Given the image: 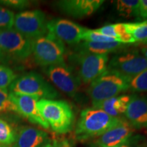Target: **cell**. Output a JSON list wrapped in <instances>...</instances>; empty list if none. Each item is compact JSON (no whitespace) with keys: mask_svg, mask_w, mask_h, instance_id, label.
Returning a JSON list of instances; mask_svg holds the SVG:
<instances>
[{"mask_svg":"<svg viewBox=\"0 0 147 147\" xmlns=\"http://www.w3.org/2000/svg\"><path fill=\"white\" fill-rule=\"evenodd\" d=\"M121 119L112 117L102 110L93 107L86 108L80 113L75 136L81 141L97 138L118 123Z\"/></svg>","mask_w":147,"mask_h":147,"instance_id":"obj_1","label":"cell"},{"mask_svg":"<svg viewBox=\"0 0 147 147\" xmlns=\"http://www.w3.org/2000/svg\"><path fill=\"white\" fill-rule=\"evenodd\" d=\"M37 106L42 117L55 133L63 134L72 130L75 116L69 103L63 100L40 99Z\"/></svg>","mask_w":147,"mask_h":147,"instance_id":"obj_2","label":"cell"},{"mask_svg":"<svg viewBox=\"0 0 147 147\" xmlns=\"http://www.w3.org/2000/svg\"><path fill=\"white\" fill-rule=\"evenodd\" d=\"M108 55L93 54L73 51L68 56L69 67L74 71L81 83L91 84L107 70Z\"/></svg>","mask_w":147,"mask_h":147,"instance_id":"obj_3","label":"cell"},{"mask_svg":"<svg viewBox=\"0 0 147 147\" xmlns=\"http://www.w3.org/2000/svg\"><path fill=\"white\" fill-rule=\"evenodd\" d=\"M32 54L36 64L44 67L65 63V47L51 33L31 40Z\"/></svg>","mask_w":147,"mask_h":147,"instance_id":"obj_4","label":"cell"},{"mask_svg":"<svg viewBox=\"0 0 147 147\" xmlns=\"http://www.w3.org/2000/svg\"><path fill=\"white\" fill-rule=\"evenodd\" d=\"M129 89V80L123 76L106 70L93 80L87 89L92 105L117 96Z\"/></svg>","mask_w":147,"mask_h":147,"instance_id":"obj_5","label":"cell"},{"mask_svg":"<svg viewBox=\"0 0 147 147\" xmlns=\"http://www.w3.org/2000/svg\"><path fill=\"white\" fill-rule=\"evenodd\" d=\"M9 92L37 97L40 99L54 100L59 93L45 78L36 72H29L17 77L8 87Z\"/></svg>","mask_w":147,"mask_h":147,"instance_id":"obj_6","label":"cell"},{"mask_svg":"<svg viewBox=\"0 0 147 147\" xmlns=\"http://www.w3.org/2000/svg\"><path fill=\"white\" fill-rule=\"evenodd\" d=\"M147 69V59L137 50L117 53L108 61L107 70L129 80Z\"/></svg>","mask_w":147,"mask_h":147,"instance_id":"obj_7","label":"cell"},{"mask_svg":"<svg viewBox=\"0 0 147 147\" xmlns=\"http://www.w3.org/2000/svg\"><path fill=\"white\" fill-rule=\"evenodd\" d=\"M47 22L42 10H25L16 14L13 27L25 38L32 40L47 34Z\"/></svg>","mask_w":147,"mask_h":147,"instance_id":"obj_8","label":"cell"},{"mask_svg":"<svg viewBox=\"0 0 147 147\" xmlns=\"http://www.w3.org/2000/svg\"><path fill=\"white\" fill-rule=\"evenodd\" d=\"M0 49L8 57L27 59L32 54V42L15 29L0 30Z\"/></svg>","mask_w":147,"mask_h":147,"instance_id":"obj_9","label":"cell"},{"mask_svg":"<svg viewBox=\"0 0 147 147\" xmlns=\"http://www.w3.org/2000/svg\"><path fill=\"white\" fill-rule=\"evenodd\" d=\"M45 72L59 89L71 97L76 96L82 83L68 65L65 63L49 66L45 67Z\"/></svg>","mask_w":147,"mask_h":147,"instance_id":"obj_10","label":"cell"},{"mask_svg":"<svg viewBox=\"0 0 147 147\" xmlns=\"http://www.w3.org/2000/svg\"><path fill=\"white\" fill-rule=\"evenodd\" d=\"M47 29L63 43L76 45L81 42L87 29L69 20L57 18L47 22Z\"/></svg>","mask_w":147,"mask_h":147,"instance_id":"obj_11","label":"cell"},{"mask_svg":"<svg viewBox=\"0 0 147 147\" xmlns=\"http://www.w3.org/2000/svg\"><path fill=\"white\" fill-rule=\"evenodd\" d=\"M135 129L125 119L121 118L115 126L95 140L99 147H118L128 142L134 136Z\"/></svg>","mask_w":147,"mask_h":147,"instance_id":"obj_12","label":"cell"},{"mask_svg":"<svg viewBox=\"0 0 147 147\" xmlns=\"http://www.w3.org/2000/svg\"><path fill=\"white\" fill-rule=\"evenodd\" d=\"M10 93V97L17 109L18 114L23 116L32 123L38 125L45 129H49V125L42 117L38 110L37 103L38 97Z\"/></svg>","mask_w":147,"mask_h":147,"instance_id":"obj_13","label":"cell"},{"mask_svg":"<svg viewBox=\"0 0 147 147\" xmlns=\"http://www.w3.org/2000/svg\"><path fill=\"white\" fill-rule=\"evenodd\" d=\"M104 2V0H62L57 1L56 5L66 15L81 18L96 12Z\"/></svg>","mask_w":147,"mask_h":147,"instance_id":"obj_14","label":"cell"},{"mask_svg":"<svg viewBox=\"0 0 147 147\" xmlns=\"http://www.w3.org/2000/svg\"><path fill=\"white\" fill-rule=\"evenodd\" d=\"M124 115L135 129L147 128V99L132 95Z\"/></svg>","mask_w":147,"mask_h":147,"instance_id":"obj_15","label":"cell"},{"mask_svg":"<svg viewBox=\"0 0 147 147\" xmlns=\"http://www.w3.org/2000/svg\"><path fill=\"white\" fill-rule=\"evenodd\" d=\"M50 142L47 132L30 126H23L16 134L12 147H42Z\"/></svg>","mask_w":147,"mask_h":147,"instance_id":"obj_16","label":"cell"},{"mask_svg":"<svg viewBox=\"0 0 147 147\" xmlns=\"http://www.w3.org/2000/svg\"><path fill=\"white\" fill-rule=\"evenodd\" d=\"M132 95H123L115 96L93 105V108L102 110L116 118H121L124 115Z\"/></svg>","mask_w":147,"mask_h":147,"instance_id":"obj_17","label":"cell"},{"mask_svg":"<svg viewBox=\"0 0 147 147\" xmlns=\"http://www.w3.org/2000/svg\"><path fill=\"white\" fill-rule=\"evenodd\" d=\"M125 47V44L121 42H80L74 45V51H83L93 54L108 55V53L116 52Z\"/></svg>","mask_w":147,"mask_h":147,"instance_id":"obj_18","label":"cell"},{"mask_svg":"<svg viewBox=\"0 0 147 147\" xmlns=\"http://www.w3.org/2000/svg\"><path fill=\"white\" fill-rule=\"evenodd\" d=\"M115 4L116 10L121 16L125 18H140V0H118Z\"/></svg>","mask_w":147,"mask_h":147,"instance_id":"obj_19","label":"cell"},{"mask_svg":"<svg viewBox=\"0 0 147 147\" xmlns=\"http://www.w3.org/2000/svg\"><path fill=\"white\" fill-rule=\"evenodd\" d=\"M127 32L130 34L136 42L144 44L147 40V20L136 23H125Z\"/></svg>","mask_w":147,"mask_h":147,"instance_id":"obj_20","label":"cell"},{"mask_svg":"<svg viewBox=\"0 0 147 147\" xmlns=\"http://www.w3.org/2000/svg\"><path fill=\"white\" fill-rule=\"evenodd\" d=\"M95 30L104 36L117 39L119 42V38L127 32L125 23H117L105 25Z\"/></svg>","mask_w":147,"mask_h":147,"instance_id":"obj_21","label":"cell"},{"mask_svg":"<svg viewBox=\"0 0 147 147\" xmlns=\"http://www.w3.org/2000/svg\"><path fill=\"white\" fill-rule=\"evenodd\" d=\"M16 133L8 123L0 118V142L3 146L13 144L15 141Z\"/></svg>","mask_w":147,"mask_h":147,"instance_id":"obj_22","label":"cell"},{"mask_svg":"<svg viewBox=\"0 0 147 147\" xmlns=\"http://www.w3.org/2000/svg\"><path fill=\"white\" fill-rule=\"evenodd\" d=\"M128 90L136 93L147 91V69L129 80Z\"/></svg>","mask_w":147,"mask_h":147,"instance_id":"obj_23","label":"cell"},{"mask_svg":"<svg viewBox=\"0 0 147 147\" xmlns=\"http://www.w3.org/2000/svg\"><path fill=\"white\" fill-rule=\"evenodd\" d=\"M17 78V75L8 66L0 63V89H8Z\"/></svg>","mask_w":147,"mask_h":147,"instance_id":"obj_24","label":"cell"},{"mask_svg":"<svg viewBox=\"0 0 147 147\" xmlns=\"http://www.w3.org/2000/svg\"><path fill=\"white\" fill-rule=\"evenodd\" d=\"M6 113H18L17 109L10 97L8 89H0V114Z\"/></svg>","mask_w":147,"mask_h":147,"instance_id":"obj_25","label":"cell"},{"mask_svg":"<svg viewBox=\"0 0 147 147\" xmlns=\"http://www.w3.org/2000/svg\"><path fill=\"white\" fill-rule=\"evenodd\" d=\"M14 17L15 15L12 10L0 6V30L12 29L14 25Z\"/></svg>","mask_w":147,"mask_h":147,"instance_id":"obj_26","label":"cell"},{"mask_svg":"<svg viewBox=\"0 0 147 147\" xmlns=\"http://www.w3.org/2000/svg\"><path fill=\"white\" fill-rule=\"evenodd\" d=\"M82 40L92 42H119L117 39L110 38L97 32L95 30L87 29L82 36Z\"/></svg>","mask_w":147,"mask_h":147,"instance_id":"obj_27","label":"cell"},{"mask_svg":"<svg viewBox=\"0 0 147 147\" xmlns=\"http://www.w3.org/2000/svg\"><path fill=\"white\" fill-rule=\"evenodd\" d=\"M0 4L14 10H24L30 6V2L26 0H0Z\"/></svg>","mask_w":147,"mask_h":147,"instance_id":"obj_28","label":"cell"},{"mask_svg":"<svg viewBox=\"0 0 147 147\" xmlns=\"http://www.w3.org/2000/svg\"><path fill=\"white\" fill-rule=\"evenodd\" d=\"M143 140V136H134L131 140L125 144L121 145L118 147H142L141 142Z\"/></svg>","mask_w":147,"mask_h":147,"instance_id":"obj_29","label":"cell"},{"mask_svg":"<svg viewBox=\"0 0 147 147\" xmlns=\"http://www.w3.org/2000/svg\"><path fill=\"white\" fill-rule=\"evenodd\" d=\"M139 11L140 18L147 20V0H140Z\"/></svg>","mask_w":147,"mask_h":147,"instance_id":"obj_30","label":"cell"},{"mask_svg":"<svg viewBox=\"0 0 147 147\" xmlns=\"http://www.w3.org/2000/svg\"><path fill=\"white\" fill-rule=\"evenodd\" d=\"M8 57L7 56V55H5V53L1 50V49H0V61L1 62L7 61V60H8Z\"/></svg>","mask_w":147,"mask_h":147,"instance_id":"obj_31","label":"cell"},{"mask_svg":"<svg viewBox=\"0 0 147 147\" xmlns=\"http://www.w3.org/2000/svg\"><path fill=\"white\" fill-rule=\"evenodd\" d=\"M141 53L144 55V57L147 59V45H144L141 48Z\"/></svg>","mask_w":147,"mask_h":147,"instance_id":"obj_32","label":"cell"},{"mask_svg":"<svg viewBox=\"0 0 147 147\" xmlns=\"http://www.w3.org/2000/svg\"><path fill=\"white\" fill-rule=\"evenodd\" d=\"M58 147H70V145L67 141L63 140L61 143H58Z\"/></svg>","mask_w":147,"mask_h":147,"instance_id":"obj_33","label":"cell"},{"mask_svg":"<svg viewBox=\"0 0 147 147\" xmlns=\"http://www.w3.org/2000/svg\"><path fill=\"white\" fill-rule=\"evenodd\" d=\"M141 146L142 147H147V131H146V136H143V140L141 142Z\"/></svg>","mask_w":147,"mask_h":147,"instance_id":"obj_34","label":"cell"},{"mask_svg":"<svg viewBox=\"0 0 147 147\" xmlns=\"http://www.w3.org/2000/svg\"><path fill=\"white\" fill-rule=\"evenodd\" d=\"M42 147H53V144H52L50 142H49V143H47V144H45V146Z\"/></svg>","mask_w":147,"mask_h":147,"instance_id":"obj_35","label":"cell"},{"mask_svg":"<svg viewBox=\"0 0 147 147\" xmlns=\"http://www.w3.org/2000/svg\"><path fill=\"white\" fill-rule=\"evenodd\" d=\"M53 147H58V142H57V141H54V142H53Z\"/></svg>","mask_w":147,"mask_h":147,"instance_id":"obj_36","label":"cell"},{"mask_svg":"<svg viewBox=\"0 0 147 147\" xmlns=\"http://www.w3.org/2000/svg\"><path fill=\"white\" fill-rule=\"evenodd\" d=\"M3 146H3V145L1 144V143L0 142V147H3Z\"/></svg>","mask_w":147,"mask_h":147,"instance_id":"obj_37","label":"cell"},{"mask_svg":"<svg viewBox=\"0 0 147 147\" xmlns=\"http://www.w3.org/2000/svg\"><path fill=\"white\" fill-rule=\"evenodd\" d=\"M143 45H147V40H146V42H144V44H143Z\"/></svg>","mask_w":147,"mask_h":147,"instance_id":"obj_38","label":"cell"},{"mask_svg":"<svg viewBox=\"0 0 147 147\" xmlns=\"http://www.w3.org/2000/svg\"><path fill=\"white\" fill-rule=\"evenodd\" d=\"M3 147H5V146H3Z\"/></svg>","mask_w":147,"mask_h":147,"instance_id":"obj_39","label":"cell"}]
</instances>
